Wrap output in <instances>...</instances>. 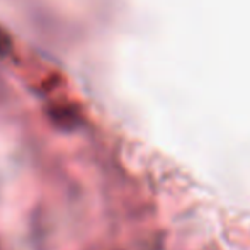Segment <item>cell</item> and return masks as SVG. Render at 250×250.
Here are the masks:
<instances>
[{"instance_id": "1", "label": "cell", "mask_w": 250, "mask_h": 250, "mask_svg": "<svg viewBox=\"0 0 250 250\" xmlns=\"http://www.w3.org/2000/svg\"><path fill=\"white\" fill-rule=\"evenodd\" d=\"M50 116L53 118V121L63 125L65 128H73V125L77 123V112H73L68 107H53V111L50 112Z\"/></svg>"}]
</instances>
